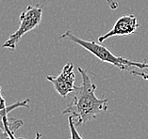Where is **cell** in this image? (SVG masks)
Here are the masks:
<instances>
[{
    "label": "cell",
    "instance_id": "6",
    "mask_svg": "<svg viewBox=\"0 0 148 139\" xmlns=\"http://www.w3.org/2000/svg\"><path fill=\"white\" fill-rule=\"evenodd\" d=\"M9 111H0V129L6 131L12 139H15L14 134L23 126V120L9 119Z\"/></svg>",
    "mask_w": 148,
    "mask_h": 139
},
{
    "label": "cell",
    "instance_id": "10",
    "mask_svg": "<svg viewBox=\"0 0 148 139\" xmlns=\"http://www.w3.org/2000/svg\"><path fill=\"white\" fill-rule=\"evenodd\" d=\"M130 73L132 74L137 76H140L142 78H143L144 80L148 81V73H139V72H135V71H130Z\"/></svg>",
    "mask_w": 148,
    "mask_h": 139
},
{
    "label": "cell",
    "instance_id": "5",
    "mask_svg": "<svg viewBox=\"0 0 148 139\" xmlns=\"http://www.w3.org/2000/svg\"><path fill=\"white\" fill-rule=\"evenodd\" d=\"M140 26L138 19L134 14L123 15L115 22L113 27L106 34L98 37V42H103L114 36H127L135 33Z\"/></svg>",
    "mask_w": 148,
    "mask_h": 139
},
{
    "label": "cell",
    "instance_id": "9",
    "mask_svg": "<svg viewBox=\"0 0 148 139\" xmlns=\"http://www.w3.org/2000/svg\"><path fill=\"white\" fill-rule=\"evenodd\" d=\"M106 2H107V4L109 5L110 9L115 10V9H118V6L119 5H118L117 1H115V0H106Z\"/></svg>",
    "mask_w": 148,
    "mask_h": 139
},
{
    "label": "cell",
    "instance_id": "3",
    "mask_svg": "<svg viewBox=\"0 0 148 139\" xmlns=\"http://www.w3.org/2000/svg\"><path fill=\"white\" fill-rule=\"evenodd\" d=\"M42 17V5H29L20 14V26L16 31L10 35V37L5 41L0 47L14 50L25 35L29 31L35 29L41 24Z\"/></svg>",
    "mask_w": 148,
    "mask_h": 139
},
{
    "label": "cell",
    "instance_id": "2",
    "mask_svg": "<svg viewBox=\"0 0 148 139\" xmlns=\"http://www.w3.org/2000/svg\"><path fill=\"white\" fill-rule=\"evenodd\" d=\"M60 39H67L74 43L78 44L82 48L86 49L91 54L100 59L101 61L110 63L111 65L117 67L121 71H126V72H130L133 68L136 69H148V59H144L143 62L134 61L127 58H125L123 56H115L112 52H110L109 49L105 46L97 43L95 41H86L77 37L74 35L70 30H67L61 34L60 36Z\"/></svg>",
    "mask_w": 148,
    "mask_h": 139
},
{
    "label": "cell",
    "instance_id": "7",
    "mask_svg": "<svg viewBox=\"0 0 148 139\" xmlns=\"http://www.w3.org/2000/svg\"><path fill=\"white\" fill-rule=\"evenodd\" d=\"M30 102V99H25L23 101H18L16 102H13L12 104L8 105L6 103V100L3 97L2 95V87L0 85V111H9L12 112L14 109L17 108H21V107H25V108H28V103Z\"/></svg>",
    "mask_w": 148,
    "mask_h": 139
},
{
    "label": "cell",
    "instance_id": "8",
    "mask_svg": "<svg viewBox=\"0 0 148 139\" xmlns=\"http://www.w3.org/2000/svg\"><path fill=\"white\" fill-rule=\"evenodd\" d=\"M68 125H69V129H70L71 139H83L77 130V126L75 125L73 117L72 116H69V117H68Z\"/></svg>",
    "mask_w": 148,
    "mask_h": 139
},
{
    "label": "cell",
    "instance_id": "1",
    "mask_svg": "<svg viewBox=\"0 0 148 139\" xmlns=\"http://www.w3.org/2000/svg\"><path fill=\"white\" fill-rule=\"evenodd\" d=\"M81 75L82 83L77 87L72 102L62 110V115L73 117L75 126L84 125L88 121L95 119L101 112L107 111L109 98H98L95 96L96 85L92 83L91 75L83 68H77Z\"/></svg>",
    "mask_w": 148,
    "mask_h": 139
},
{
    "label": "cell",
    "instance_id": "12",
    "mask_svg": "<svg viewBox=\"0 0 148 139\" xmlns=\"http://www.w3.org/2000/svg\"><path fill=\"white\" fill-rule=\"evenodd\" d=\"M42 138V134L41 133H39V132H37L35 134V138L34 139H41Z\"/></svg>",
    "mask_w": 148,
    "mask_h": 139
},
{
    "label": "cell",
    "instance_id": "4",
    "mask_svg": "<svg viewBox=\"0 0 148 139\" xmlns=\"http://www.w3.org/2000/svg\"><path fill=\"white\" fill-rule=\"evenodd\" d=\"M46 79L51 82L57 93L63 98H65L68 94L77 90V87L75 85V75L74 73L73 63H67L58 76L47 75Z\"/></svg>",
    "mask_w": 148,
    "mask_h": 139
},
{
    "label": "cell",
    "instance_id": "13",
    "mask_svg": "<svg viewBox=\"0 0 148 139\" xmlns=\"http://www.w3.org/2000/svg\"><path fill=\"white\" fill-rule=\"evenodd\" d=\"M18 139H24V138H18Z\"/></svg>",
    "mask_w": 148,
    "mask_h": 139
},
{
    "label": "cell",
    "instance_id": "11",
    "mask_svg": "<svg viewBox=\"0 0 148 139\" xmlns=\"http://www.w3.org/2000/svg\"><path fill=\"white\" fill-rule=\"evenodd\" d=\"M0 139H12L6 131L0 129Z\"/></svg>",
    "mask_w": 148,
    "mask_h": 139
}]
</instances>
